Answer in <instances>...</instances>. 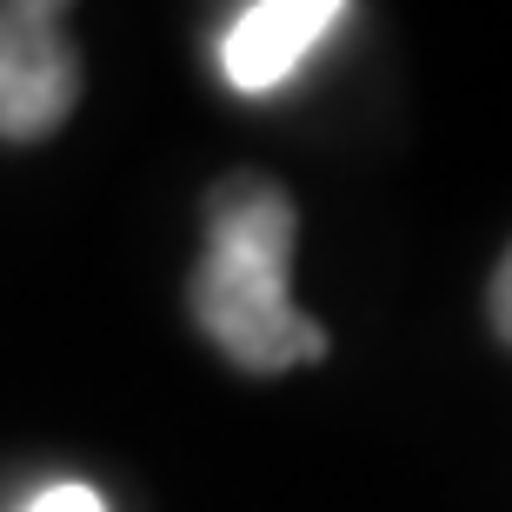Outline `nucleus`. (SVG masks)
Masks as SVG:
<instances>
[{
    "label": "nucleus",
    "instance_id": "2",
    "mask_svg": "<svg viewBox=\"0 0 512 512\" xmlns=\"http://www.w3.org/2000/svg\"><path fill=\"white\" fill-rule=\"evenodd\" d=\"M80 107V47L67 34V7L7 0L0 7V140L34 147L67 127Z\"/></svg>",
    "mask_w": 512,
    "mask_h": 512
},
{
    "label": "nucleus",
    "instance_id": "1",
    "mask_svg": "<svg viewBox=\"0 0 512 512\" xmlns=\"http://www.w3.org/2000/svg\"><path fill=\"white\" fill-rule=\"evenodd\" d=\"M293 193L266 173H227L207 193V253L187 280L193 326L240 373H293L326 360V326L293 306Z\"/></svg>",
    "mask_w": 512,
    "mask_h": 512
},
{
    "label": "nucleus",
    "instance_id": "5",
    "mask_svg": "<svg viewBox=\"0 0 512 512\" xmlns=\"http://www.w3.org/2000/svg\"><path fill=\"white\" fill-rule=\"evenodd\" d=\"M27 512H107V506H100L94 486H74V479H67V486H47Z\"/></svg>",
    "mask_w": 512,
    "mask_h": 512
},
{
    "label": "nucleus",
    "instance_id": "4",
    "mask_svg": "<svg viewBox=\"0 0 512 512\" xmlns=\"http://www.w3.org/2000/svg\"><path fill=\"white\" fill-rule=\"evenodd\" d=\"M486 313H493V333L512 346V247L499 253V266H493V286H486Z\"/></svg>",
    "mask_w": 512,
    "mask_h": 512
},
{
    "label": "nucleus",
    "instance_id": "3",
    "mask_svg": "<svg viewBox=\"0 0 512 512\" xmlns=\"http://www.w3.org/2000/svg\"><path fill=\"white\" fill-rule=\"evenodd\" d=\"M346 20L340 0H253L220 34V74L240 94H273L300 74V60Z\"/></svg>",
    "mask_w": 512,
    "mask_h": 512
}]
</instances>
